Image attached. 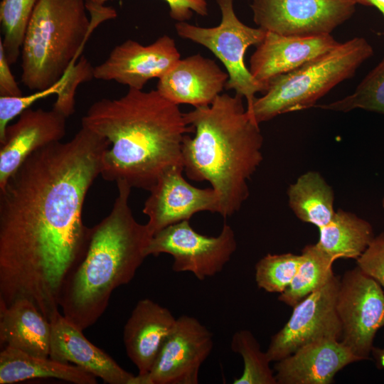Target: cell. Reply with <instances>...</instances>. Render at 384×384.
<instances>
[{
    "instance_id": "cell-1",
    "label": "cell",
    "mask_w": 384,
    "mask_h": 384,
    "mask_svg": "<svg viewBox=\"0 0 384 384\" xmlns=\"http://www.w3.org/2000/svg\"><path fill=\"white\" fill-rule=\"evenodd\" d=\"M109 146L81 125L68 142L33 152L0 188V304L27 299L48 321L59 311L87 242L84 201Z\"/></svg>"
},
{
    "instance_id": "cell-2",
    "label": "cell",
    "mask_w": 384,
    "mask_h": 384,
    "mask_svg": "<svg viewBox=\"0 0 384 384\" xmlns=\"http://www.w3.org/2000/svg\"><path fill=\"white\" fill-rule=\"evenodd\" d=\"M81 125L107 139L100 175L108 181H125L131 188L150 191L160 175L183 164L184 137L193 133L178 105L156 90L129 88L117 99L94 102Z\"/></svg>"
},
{
    "instance_id": "cell-3",
    "label": "cell",
    "mask_w": 384,
    "mask_h": 384,
    "mask_svg": "<svg viewBox=\"0 0 384 384\" xmlns=\"http://www.w3.org/2000/svg\"><path fill=\"white\" fill-rule=\"evenodd\" d=\"M243 97L220 94L208 105L183 113L194 136L184 137L183 171L191 180L208 181L224 218L238 211L249 196L247 181L260 165L263 137L247 113Z\"/></svg>"
},
{
    "instance_id": "cell-4",
    "label": "cell",
    "mask_w": 384,
    "mask_h": 384,
    "mask_svg": "<svg viewBox=\"0 0 384 384\" xmlns=\"http://www.w3.org/2000/svg\"><path fill=\"white\" fill-rule=\"evenodd\" d=\"M111 212L90 228L85 251L66 277L60 297L63 315L83 331L106 310L113 291L129 283L146 257L152 235L134 218L129 204L132 188L117 181Z\"/></svg>"
},
{
    "instance_id": "cell-5",
    "label": "cell",
    "mask_w": 384,
    "mask_h": 384,
    "mask_svg": "<svg viewBox=\"0 0 384 384\" xmlns=\"http://www.w3.org/2000/svg\"><path fill=\"white\" fill-rule=\"evenodd\" d=\"M85 0H38L21 49V82L48 88L78 60L94 28Z\"/></svg>"
},
{
    "instance_id": "cell-6",
    "label": "cell",
    "mask_w": 384,
    "mask_h": 384,
    "mask_svg": "<svg viewBox=\"0 0 384 384\" xmlns=\"http://www.w3.org/2000/svg\"><path fill=\"white\" fill-rule=\"evenodd\" d=\"M373 55V47L364 38L340 43L295 70L272 78L266 92L246 110L260 124L282 114L314 107L334 86L353 77Z\"/></svg>"
},
{
    "instance_id": "cell-7",
    "label": "cell",
    "mask_w": 384,
    "mask_h": 384,
    "mask_svg": "<svg viewBox=\"0 0 384 384\" xmlns=\"http://www.w3.org/2000/svg\"><path fill=\"white\" fill-rule=\"evenodd\" d=\"M221 11L220 24L203 28L186 21L175 25L177 34L210 50L223 64L229 78L226 90H234L246 99L250 108L255 94H264L267 85L259 82L252 75L245 63L246 50L257 46L264 39L266 31L261 28L250 27L241 22L235 14L233 0H216Z\"/></svg>"
},
{
    "instance_id": "cell-8",
    "label": "cell",
    "mask_w": 384,
    "mask_h": 384,
    "mask_svg": "<svg viewBox=\"0 0 384 384\" xmlns=\"http://www.w3.org/2000/svg\"><path fill=\"white\" fill-rule=\"evenodd\" d=\"M237 249L235 233L224 223L218 236L196 232L189 220L171 225L156 233L146 249V257L166 253L172 256L175 272H191L204 280L220 272Z\"/></svg>"
},
{
    "instance_id": "cell-9",
    "label": "cell",
    "mask_w": 384,
    "mask_h": 384,
    "mask_svg": "<svg viewBox=\"0 0 384 384\" xmlns=\"http://www.w3.org/2000/svg\"><path fill=\"white\" fill-rule=\"evenodd\" d=\"M342 341L360 361L369 358L379 329L384 326V291L358 267L340 279L336 301Z\"/></svg>"
},
{
    "instance_id": "cell-10",
    "label": "cell",
    "mask_w": 384,
    "mask_h": 384,
    "mask_svg": "<svg viewBox=\"0 0 384 384\" xmlns=\"http://www.w3.org/2000/svg\"><path fill=\"white\" fill-rule=\"evenodd\" d=\"M340 279L334 275L293 307L288 321L271 338L266 351L271 362L278 361L311 343L341 341L342 327L336 309Z\"/></svg>"
},
{
    "instance_id": "cell-11",
    "label": "cell",
    "mask_w": 384,
    "mask_h": 384,
    "mask_svg": "<svg viewBox=\"0 0 384 384\" xmlns=\"http://www.w3.org/2000/svg\"><path fill=\"white\" fill-rule=\"evenodd\" d=\"M353 0H253V21L265 31L285 36L331 34L355 11Z\"/></svg>"
},
{
    "instance_id": "cell-12",
    "label": "cell",
    "mask_w": 384,
    "mask_h": 384,
    "mask_svg": "<svg viewBox=\"0 0 384 384\" xmlns=\"http://www.w3.org/2000/svg\"><path fill=\"white\" fill-rule=\"evenodd\" d=\"M213 348V334L196 318H177L146 375H134L131 384H198L201 366Z\"/></svg>"
},
{
    "instance_id": "cell-13",
    "label": "cell",
    "mask_w": 384,
    "mask_h": 384,
    "mask_svg": "<svg viewBox=\"0 0 384 384\" xmlns=\"http://www.w3.org/2000/svg\"><path fill=\"white\" fill-rule=\"evenodd\" d=\"M183 166L172 165L159 177L149 191L143 213L146 226L153 236L159 230L189 219L196 213L220 211V201L213 188H198L183 176Z\"/></svg>"
},
{
    "instance_id": "cell-14",
    "label": "cell",
    "mask_w": 384,
    "mask_h": 384,
    "mask_svg": "<svg viewBox=\"0 0 384 384\" xmlns=\"http://www.w3.org/2000/svg\"><path fill=\"white\" fill-rule=\"evenodd\" d=\"M175 41L164 35L143 46L127 40L115 46L107 58L94 67V78L113 80L129 88L142 90L147 82L160 78L181 59Z\"/></svg>"
},
{
    "instance_id": "cell-15",
    "label": "cell",
    "mask_w": 384,
    "mask_h": 384,
    "mask_svg": "<svg viewBox=\"0 0 384 384\" xmlns=\"http://www.w3.org/2000/svg\"><path fill=\"white\" fill-rule=\"evenodd\" d=\"M66 119L54 109L29 108L14 124L7 126L0 143V188L29 155L64 137Z\"/></svg>"
},
{
    "instance_id": "cell-16",
    "label": "cell",
    "mask_w": 384,
    "mask_h": 384,
    "mask_svg": "<svg viewBox=\"0 0 384 384\" xmlns=\"http://www.w3.org/2000/svg\"><path fill=\"white\" fill-rule=\"evenodd\" d=\"M340 44L331 34L297 36L266 31L250 60V71L268 85L273 78L289 73Z\"/></svg>"
},
{
    "instance_id": "cell-17",
    "label": "cell",
    "mask_w": 384,
    "mask_h": 384,
    "mask_svg": "<svg viewBox=\"0 0 384 384\" xmlns=\"http://www.w3.org/2000/svg\"><path fill=\"white\" fill-rule=\"evenodd\" d=\"M49 357L78 366L109 384H131L134 375L87 340L82 331L58 311L49 320Z\"/></svg>"
},
{
    "instance_id": "cell-18",
    "label": "cell",
    "mask_w": 384,
    "mask_h": 384,
    "mask_svg": "<svg viewBox=\"0 0 384 384\" xmlns=\"http://www.w3.org/2000/svg\"><path fill=\"white\" fill-rule=\"evenodd\" d=\"M228 78L214 60L198 53L180 59L159 79L156 90L178 105L205 106L220 94Z\"/></svg>"
},
{
    "instance_id": "cell-19",
    "label": "cell",
    "mask_w": 384,
    "mask_h": 384,
    "mask_svg": "<svg viewBox=\"0 0 384 384\" xmlns=\"http://www.w3.org/2000/svg\"><path fill=\"white\" fill-rule=\"evenodd\" d=\"M359 361L342 341L323 340L276 361L274 375L277 384H330L339 370Z\"/></svg>"
},
{
    "instance_id": "cell-20",
    "label": "cell",
    "mask_w": 384,
    "mask_h": 384,
    "mask_svg": "<svg viewBox=\"0 0 384 384\" xmlns=\"http://www.w3.org/2000/svg\"><path fill=\"white\" fill-rule=\"evenodd\" d=\"M176 320L169 309L150 299L137 303L124 326L123 341L139 375L150 372Z\"/></svg>"
},
{
    "instance_id": "cell-21",
    "label": "cell",
    "mask_w": 384,
    "mask_h": 384,
    "mask_svg": "<svg viewBox=\"0 0 384 384\" xmlns=\"http://www.w3.org/2000/svg\"><path fill=\"white\" fill-rule=\"evenodd\" d=\"M51 327L33 302L20 299L0 304V344L29 354L49 357Z\"/></svg>"
},
{
    "instance_id": "cell-22",
    "label": "cell",
    "mask_w": 384,
    "mask_h": 384,
    "mask_svg": "<svg viewBox=\"0 0 384 384\" xmlns=\"http://www.w3.org/2000/svg\"><path fill=\"white\" fill-rule=\"evenodd\" d=\"M34 378H57L75 384L97 383L96 376L78 366L4 347L0 352V384Z\"/></svg>"
},
{
    "instance_id": "cell-23",
    "label": "cell",
    "mask_w": 384,
    "mask_h": 384,
    "mask_svg": "<svg viewBox=\"0 0 384 384\" xmlns=\"http://www.w3.org/2000/svg\"><path fill=\"white\" fill-rule=\"evenodd\" d=\"M319 230L316 245L336 260H357L375 238L369 222L342 209L337 210L331 221Z\"/></svg>"
},
{
    "instance_id": "cell-24",
    "label": "cell",
    "mask_w": 384,
    "mask_h": 384,
    "mask_svg": "<svg viewBox=\"0 0 384 384\" xmlns=\"http://www.w3.org/2000/svg\"><path fill=\"white\" fill-rule=\"evenodd\" d=\"M288 204L302 221L320 228L328 224L335 214L334 193L322 175L309 171L290 184Z\"/></svg>"
},
{
    "instance_id": "cell-25",
    "label": "cell",
    "mask_w": 384,
    "mask_h": 384,
    "mask_svg": "<svg viewBox=\"0 0 384 384\" xmlns=\"http://www.w3.org/2000/svg\"><path fill=\"white\" fill-rule=\"evenodd\" d=\"M298 270L287 289L278 300L294 307L311 293L324 286L334 276L332 265L336 259L317 245H306L302 251Z\"/></svg>"
},
{
    "instance_id": "cell-26",
    "label": "cell",
    "mask_w": 384,
    "mask_h": 384,
    "mask_svg": "<svg viewBox=\"0 0 384 384\" xmlns=\"http://www.w3.org/2000/svg\"><path fill=\"white\" fill-rule=\"evenodd\" d=\"M38 0H2L0 23L3 37L0 38L10 65L20 54L26 32Z\"/></svg>"
},
{
    "instance_id": "cell-27",
    "label": "cell",
    "mask_w": 384,
    "mask_h": 384,
    "mask_svg": "<svg viewBox=\"0 0 384 384\" xmlns=\"http://www.w3.org/2000/svg\"><path fill=\"white\" fill-rule=\"evenodd\" d=\"M230 348L241 356L244 364L242 375L233 380V384H277L270 366L271 361L250 331H236L232 336Z\"/></svg>"
},
{
    "instance_id": "cell-28",
    "label": "cell",
    "mask_w": 384,
    "mask_h": 384,
    "mask_svg": "<svg viewBox=\"0 0 384 384\" xmlns=\"http://www.w3.org/2000/svg\"><path fill=\"white\" fill-rule=\"evenodd\" d=\"M314 107L343 112L361 109L384 114V57L352 94L331 103Z\"/></svg>"
},
{
    "instance_id": "cell-29",
    "label": "cell",
    "mask_w": 384,
    "mask_h": 384,
    "mask_svg": "<svg viewBox=\"0 0 384 384\" xmlns=\"http://www.w3.org/2000/svg\"><path fill=\"white\" fill-rule=\"evenodd\" d=\"M301 255L267 254L255 265L259 288L270 293H282L290 285L300 264Z\"/></svg>"
},
{
    "instance_id": "cell-30",
    "label": "cell",
    "mask_w": 384,
    "mask_h": 384,
    "mask_svg": "<svg viewBox=\"0 0 384 384\" xmlns=\"http://www.w3.org/2000/svg\"><path fill=\"white\" fill-rule=\"evenodd\" d=\"M109 0H85L87 10L90 14V20L100 24L104 21L115 18L116 11L104 6ZM169 5L170 16L178 22L189 20L193 12L204 16L208 15L206 0H164Z\"/></svg>"
},
{
    "instance_id": "cell-31",
    "label": "cell",
    "mask_w": 384,
    "mask_h": 384,
    "mask_svg": "<svg viewBox=\"0 0 384 384\" xmlns=\"http://www.w3.org/2000/svg\"><path fill=\"white\" fill-rule=\"evenodd\" d=\"M68 73L69 69L56 83L48 88L37 90L33 94L18 97L0 96V143L4 139L6 129L11 120L29 109L36 101L52 95H57L62 91Z\"/></svg>"
},
{
    "instance_id": "cell-32",
    "label": "cell",
    "mask_w": 384,
    "mask_h": 384,
    "mask_svg": "<svg viewBox=\"0 0 384 384\" xmlns=\"http://www.w3.org/2000/svg\"><path fill=\"white\" fill-rule=\"evenodd\" d=\"M94 67L82 55L70 69L65 84L62 91L57 95L53 109L67 118L75 112V97L79 85L94 78Z\"/></svg>"
},
{
    "instance_id": "cell-33",
    "label": "cell",
    "mask_w": 384,
    "mask_h": 384,
    "mask_svg": "<svg viewBox=\"0 0 384 384\" xmlns=\"http://www.w3.org/2000/svg\"><path fill=\"white\" fill-rule=\"evenodd\" d=\"M357 267L384 289V233L375 236L356 260Z\"/></svg>"
},
{
    "instance_id": "cell-34",
    "label": "cell",
    "mask_w": 384,
    "mask_h": 384,
    "mask_svg": "<svg viewBox=\"0 0 384 384\" xmlns=\"http://www.w3.org/2000/svg\"><path fill=\"white\" fill-rule=\"evenodd\" d=\"M2 43L0 42V96L18 97L22 95L17 82L10 69Z\"/></svg>"
},
{
    "instance_id": "cell-35",
    "label": "cell",
    "mask_w": 384,
    "mask_h": 384,
    "mask_svg": "<svg viewBox=\"0 0 384 384\" xmlns=\"http://www.w3.org/2000/svg\"><path fill=\"white\" fill-rule=\"evenodd\" d=\"M356 4L364 6H375L384 16V0H353Z\"/></svg>"
},
{
    "instance_id": "cell-36",
    "label": "cell",
    "mask_w": 384,
    "mask_h": 384,
    "mask_svg": "<svg viewBox=\"0 0 384 384\" xmlns=\"http://www.w3.org/2000/svg\"><path fill=\"white\" fill-rule=\"evenodd\" d=\"M375 358L377 366L380 368H384V348H373L371 352Z\"/></svg>"
},
{
    "instance_id": "cell-37",
    "label": "cell",
    "mask_w": 384,
    "mask_h": 384,
    "mask_svg": "<svg viewBox=\"0 0 384 384\" xmlns=\"http://www.w3.org/2000/svg\"><path fill=\"white\" fill-rule=\"evenodd\" d=\"M382 206L384 208V196H383V199H382Z\"/></svg>"
}]
</instances>
